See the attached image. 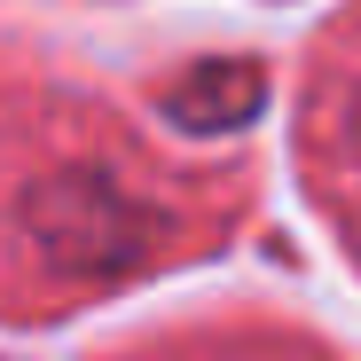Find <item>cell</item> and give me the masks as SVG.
<instances>
[{
    "mask_svg": "<svg viewBox=\"0 0 361 361\" xmlns=\"http://www.w3.org/2000/svg\"><path fill=\"white\" fill-rule=\"evenodd\" d=\"M32 220H39V244L55 267H118L134 252V204L102 189V180L71 173V180H47V189L32 197Z\"/></svg>",
    "mask_w": 361,
    "mask_h": 361,
    "instance_id": "obj_1",
    "label": "cell"
},
{
    "mask_svg": "<svg viewBox=\"0 0 361 361\" xmlns=\"http://www.w3.org/2000/svg\"><path fill=\"white\" fill-rule=\"evenodd\" d=\"M259 94H267L259 63H204V71H189L173 87V118L197 126V134H228V126H244L259 110Z\"/></svg>",
    "mask_w": 361,
    "mask_h": 361,
    "instance_id": "obj_2",
    "label": "cell"
}]
</instances>
